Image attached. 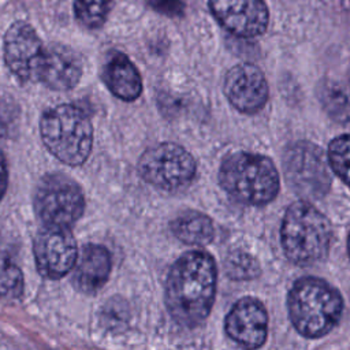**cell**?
<instances>
[{
  "label": "cell",
  "mask_w": 350,
  "mask_h": 350,
  "mask_svg": "<svg viewBox=\"0 0 350 350\" xmlns=\"http://www.w3.org/2000/svg\"><path fill=\"white\" fill-rule=\"evenodd\" d=\"M216 282V262L209 253L193 250L182 254L172 264L165 283V305L174 320L185 327L201 324L211 313Z\"/></svg>",
  "instance_id": "6da1fadb"
},
{
  "label": "cell",
  "mask_w": 350,
  "mask_h": 350,
  "mask_svg": "<svg viewBox=\"0 0 350 350\" xmlns=\"http://www.w3.org/2000/svg\"><path fill=\"white\" fill-rule=\"evenodd\" d=\"M291 324L305 338L327 335L340 320L343 299L339 291L323 279L299 278L287 297Z\"/></svg>",
  "instance_id": "7a4b0ae2"
},
{
  "label": "cell",
  "mask_w": 350,
  "mask_h": 350,
  "mask_svg": "<svg viewBox=\"0 0 350 350\" xmlns=\"http://www.w3.org/2000/svg\"><path fill=\"white\" fill-rule=\"evenodd\" d=\"M332 227L319 209L306 201L291 204L282 220L280 241L286 257L297 265L321 261L331 246Z\"/></svg>",
  "instance_id": "3957f363"
},
{
  "label": "cell",
  "mask_w": 350,
  "mask_h": 350,
  "mask_svg": "<svg viewBox=\"0 0 350 350\" xmlns=\"http://www.w3.org/2000/svg\"><path fill=\"white\" fill-rule=\"evenodd\" d=\"M219 182L230 197L246 205H265L279 193V174L271 159L249 152L227 156Z\"/></svg>",
  "instance_id": "277c9868"
},
{
  "label": "cell",
  "mask_w": 350,
  "mask_h": 350,
  "mask_svg": "<svg viewBox=\"0 0 350 350\" xmlns=\"http://www.w3.org/2000/svg\"><path fill=\"white\" fill-rule=\"evenodd\" d=\"M40 131L46 149L64 164L81 165L92 152V123L88 115L72 104L48 109L41 118Z\"/></svg>",
  "instance_id": "5b68a950"
},
{
  "label": "cell",
  "mask_w": 350,
  "mask_h": 350,
  "mask_svg": "<svg viewBox=\"0 0 350 350\" xmlns=\"http://www.w3.org/2000/svg\"><path fill=\"white\" fill-rule=\"evenodd\" d=\"M34 209L44 226L70 228L83 213L85 197L71 178L48 174L36 187Z\"/></svg>",
  "instance_id": "8992f818"
},
{
  "label": "cell",
  "mask_w": 350,
  "mask_h": 350,
  "mask_svg": "<svg viewBox=\"0 0 350 350\" xmlns=\"http://www.w3.org/2000/svg\"><path fill=\"white\" fill-rule=\"evenodd\" d=\"M283 170L288 185L304 198H321L329 190L332 179L327 156L309 141L294 142L286 149Z\"/></svg>",
  "instance_id": "52a82bcc"
},
{
  "label": "cell",
  "mask_w": 350,
  "mask_h": 350,
  "mask_svg": "<svg viewBox=\"0 0 350 350\" xmlns=\"http://www.w3.org/2000/svg\"><path fill=\"white\" fill-rule=\"evenodd\" d=\"M138 171L145 182L174 191L187 186L194 179L197 164L194 157L180 145L161 142L142 153Z\"/></svg>",
  "instance_id": "ba28073f"
},
{
  "label": "cell",
  "mask_w": 350,
  "mask_h": 350,
  "mask_svg": "<svg viewBox=\"0 0 350 350\" xmlns=\"http://www.w3.org/2000/svg\"><path fill=\"white\" fill-rule=\"evenodd\" d=\"M33 253L38 272L46 279H60L74 267L78 250L70 228L45 226L36 237Z\"/></svg>",
  "instance_id": "9c48e42d"
},
{
  "label": "cell",
  "mask_w": 350,
  "mask_h": 350,
  "mask_svg": "<svg viewBox=\"0 0 350 350\" xmlns=\"http://www.w3.org/2000/svg\"><path fill=\"white\" fill-rule=\"evenodd\" d=\"M208 4L216 21L237 37L252 38L267 30L269 12L262 0H209Z\"/></svg>",
  "instance_id": "30bf717a"
},
{
  "label": "cell",
  "mask_w": 350,
  "mask_h": 350,
  "mask_svg": "<svg viewBox=\"0 0 350 350\" xmlns=\"http://www.w3.org/2000/svg\"><path fill=\"white\" fill-rule=\"evenodd\" d=\"M44 44L26 22H14L4 36V60L11 72L22 81H36Z\"/></svg>",
  "instance_id": "8fae6325"
},
{
  "label": "cell",
  "mask_w": 350,
  "mask_h": 350,
  "mask_svg": "<svg viewBox=\"0 0 350 350\" xmlns=\"http://www.w3.org/2000/svg\"><path fill=\"white\" fill-rule=\"evenodd\" d=\"M223 90L234 108L243 113H256L267 104L268 83L262 71L250 64L234 66L224 78Z\"/></svg>",
  "instance_id": "7c38bea8"
},
{
  "label": "cell",
  "mask_w": 350,
  "mask_h": 350,
  "mask_svg": "<svg viewBox=\"0 0 350 350\" xmlns=\"http://www.w3.org/2000/svg\"><path fill=\"white\" fill-rule=\"evenodd\" d=\"M224 328L238 345L247 349L261 347L268 334L267 309L256 298H242L227 313Z\"/></svg>",
  "instance_id": "4fadbf2b"
},
{
  "label": "cell",
  "mask_w": 350,
  "mask_h": 350,
  "mask_svg": "<svg viewBox=\"0 0 350 350\" xmlns=\"http://www.w3.org/2000/svg\"><path fill=\"white\" fill-rule=\"evenodd\" d=\"M82 63L68 46L51 44L44 46L36 81L53 90H70L81 79Z\"/></svg>",
  "instance_id": "5bb4252c"
},
{
  "label": "cell",
  "mask_w": 350,
  "mask_h": 350,
  "mask_svg": "<svg viewBox=\"0 0 350 350\" xmlns=\"http://www.w3.org/2000/svg\"><path fill=\"white\" fill-rule=\"evenodd\" d=\"M72 268V284L75 288L85 294H94L104 287L109 278V252L101 245H85Z\"/></svg>",
  "instance_id": "9a60e30c"
},
{
  "label": "cell",
  "mask_w": 350,
  "mask_h": 350,
  "mask_svg": "<svg viewBox=\"0 0 350 350\" xmlns=\"http://www.w3.org/2000/svg\"><path fill=\"white\" fill-rule=\"evenodd\" d=\"M103 79L113 96L134 101L142 92V78L134 63L122 52H113L103 70Z\"/></svg>",
  "instance_id": "2e32d148"
},
{
  "label": "cell",
  "mask_w": 350,
  "mask_h": 350,
  "mask_svg": "<svg viewBox=\"0 0 350 350\" xmlns=\"http://www.w3.org/2000/svg\"><path fill=\"white\" fill-rule=\"evenodd\" d=\"M174 235L186 245L202 246L215 237V227L209 216L197 211H185L171 221Z\"/></svg>",
  "instance_id": "e0dca14e"
},
{
  "label": "cell",
  "mask_w": 350,
  "mask_h": 350,
  "mask_svg": "<svg viewBox=\"0 0 350 350\" xmlns=\"http://www.w3.org/2000/svg\"><path fill=\"white\" fill-rule=\"evenodd\" d=\"M317 98L328 116L339 123L349 120V100L345 89L335 81L325 79L317 86Z\"/></svg>",
  "instance_id": "ac0fdd59"
},
{
  "label": "cell",
  "mask_w": 350,
  "mask_h": 350,
  "mask_svg": "<svg viewBox=\"0 0 350 350\" xmlns=\"http://www.w3.org/2000/svg\"><path fill=\"white\" fill-rule=\"evenodd\" d=\"M23 273L10 254L0 252V297L16 299L23 293Z\"/></svg>",
  "instance_id": "d6986e66"
},
{
  "label": "cell",
  "mask_w": 350,
  "mask_h": 350,
  "mask_svg": "<svg viewBox=\"0 0 350 350\" xmlns=\"http://www.w3.org/2000/svg\"><path fill=\"white\" fill-rule=\"evenodd\" d=\"M112 8V0H75L74 14L77 21L88 27L97 29L104 25Z\"/></svg>",
  "instance_id": "ffe728a7"
},
{
  "label": "cell",
  "mask_w": 350,
  "mask_h": 350,
  "mask_svg": "<svg viewBox=\"0 0 350 350\" xmlns=\"http://www.w3.org/2000/svg\"><path fill=\"white\" fill-rule=\"evenodd\" d=\"M224 272L234 280H250L260 275L261 268L252 254L242 250H232L224 260Z\"/></svg>",
  "instance_id": "44dd1931"
},
{
  "label": "cell",
  "mask_w": 350,
  "mask_h": 350,
  "mask_svg": "<svg viewBox=\"0 0 350 350\" xmlns=\"http://www.w3.org/2000/svg\"><path fill=\"white\" fill-rule=\"evenodd\" d=\"M327 161L331 170L347 185L349 179V135L343 134L329 142L327 152Z\"/></svg>",
  "instance_id": "7402d4cb"
},
{
  "label": "cell",
  "mask_w": 350,
  "mask_h": 350,
  "mask_svg": "<svg viewBox=\"0 0 350 350\" xmlns=\"http://www.w3.org/2000/svg\"><path fill=\"white\" fill-rule=\"evenodd\" d=\"M7 180H8V172H7V164L5 159L0 150V198L5 193L7 189Z\"/></svg>",
  "instance_id": "603a6c76"
}]
</instances>
